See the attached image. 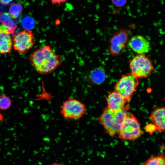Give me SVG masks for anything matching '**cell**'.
<instances>
[{"label": "cell", "mask_w": 165, "mask_h": 165, "mask_svg": "<svg viewBox=\"0 0 165 165\" xmlns=\"http://www.w3.org/2000/svg\"><path fill=\"white\" fill-rule=\"evenodd\" d=\"M29 59L34 70L41 75L53 72L63 61L62 57L57 54L49 45L41 47L32 53Z\"/></svg>", "instance_id": "1"}, {"label": "cell", "mask_w": 165, "mask_h": 165, "mask_svg": "<svg viewBox=\"0 0 165 165\" xmlns=\"http://www.w3.org/2000/svg\"><path fill=\"white\" fill-rule=\"evenodd\" d=\"M129 107L114 112L105 108L98 120L107 133L112 136L118 134L121 126L126 117Z\"/></svg>", "instance_id": "2"}, {"label": "cell", "mask_w": 165, "mask_h": 165, "mask_svg": "<svg viewBox=\"0 0 165 165\" xmlns=\"http://www.w3.org/2000/svg\"><path fill=\"white\" fill-rule=\"evenodd\" d=\"M144 133L136 118L131 113L128 112L119 133V138L123 141H134Z\"/></svg>", "instance_id": "3"}, {"label": "cell", "mask_w": 165, "mask_h": 165, "mask_svg": "<svg viewBox=\"0 0 165 165\" xmlns=\"http://www.w3.org/2000/svg\"><path fill=\"white\" fill-rule=\"evenodd\" d=\"M129 65L130 73L138 79L148 77L154 69L152 61L145 54L134 56L130 61Z\"/></svg>", "instance_id": "4"}, {"label": "cell", "mask_w": 165, "mask_h": 165, "mask_svg": "<svg viewBox=\"0 0 165 165\" xmlns=\"http://www.w3.org/2000/svg\"><path fill=\"white\" fill-rule=\"evenodd\" d=\"M139 82L138 79L131 73L123 75L116 82L114 86V90L127 102H129L137 90Z\"/></svg>", "instance_id": "5"}, {"label": "cell", "mask_w": 165, "mask_h": 165, "mask_svg": "<svg viewBox=\"0 0 165 165\" xmlns=\"http://www.w3.org/2000/svg\"><path fill=\"white\" fill-rule=\"evenodd\" d=\"M85 105L77 99L70 98L64 101L60 113L68 119H77L82 117L86 112Z\"/></svg>", "instance_id": "6"}, {"label": "cell", "mask_w": 165, "mask_h": 165, "mask_svg": "<svg viewBox=\"0 0 165 165\" xmlns=\"http://www.w3.org/2000/svg\"><path fill=\"white\" fill-rule=\"evenodd\" d=\"M12 39L13 47L19 54L28 52L35 43L34 35L29 30L25 29L13 35Z\"/></svg>", "instance_id": "7"}, {"label": "cell", "mask_w": 165, "mask_h": 165, "mask_svg": "<svg viewBox=\"0 0 165 165\" xmlns=\"http://www.w3.org/2000/svg\"><path fill=\"white\" fill-rule=\"evenodd\" d=\"M129 30L119 29L112 35L109 41V51L114 56L119 55L128 42Z\"/></svg>", "instance_id": "8"}, {"label": "cell", "mask_w": 165, "mask_h": 165, "mask_svg": "<svg viewBox=\"0 0 165 165\" xmlns=\"http://www.w3.org/2000/svg\"><path fill=\"white\" fill-rule=\"evenodd\" d=\"M128 44L131 50L137 54H145L151 49L149 42L141 35L133 36L128 41Z\"/></svg>", "instance_id": "9"}, {"label": "cell", "mask_w": 165, "mask_h": 165, "mask_svg": "<svg viewBox=\"0 0 165 165\" xmlns=\"http://www.w3.org/2000/svg\"><path fill=\"white\" fill-rule=\"evenodd\" d=\"M106 100L107 107L114 112L129 107V105L126 106V100L115 90L108 93Z\"/></svg>", "instance_id": "10"}, {"label": "cell", "mask_w": 165, "mask_h": 165, "mask_svg": "<svg viewBox=\"0 0 165 165\" xmlns=\"http://www.w3.org/2000/svg\"><path fill=\"white\" fill-rule=\"evenodd\" d=\"M13 47L11 34L5 27L0 26V54H5L11 53Z\"/></svg>", "instance_id": "11"}, {"label": "cell", "mask_w": 165, "mask_h": 165, "mask_svg": "<svg viewBox=\"0 0 165 165\" xmlns=\"http://www.w3.org/2000/svg\"><path fill=\"white\" fill-rule=\"evenodd\" d=\"M165 109L164 107H158L154 109L148 119L156 127L157 131H165Z\"/></svg>", "instance_id": "12"}, {"label": "cell", "mask_w": 165, "mask_h": 165, "mask_svg": "<svg viewBox=\"0 0 165 165\" xmlns=\"http://www.w3.org/2000/svg\"><path fill=\"white\" fill-rule=\"evenodd\" d=\"M106 74L105 69L100 67L90 71L87 76L88 81L94 85H100L105 81Z\"/></svg>", "instance_id": "13"}, {"label": "cell", "mask_w": 165, "mask_h": 165, "mask_svg": "<svg viewBox=\"0 0 165 165\" xmlns=\"http://www.w3.org/2000/svg\"><path fill=\"white\" fill-rule=\"evenodd\" d=\"M0 22L11 34H13L17 25L9 13L5 12L0 13Z\"/></svg>", "instance_id": "14"}, {"label": "cell", "mask_w": 165, "mask_h": 165, "mask_svg": "<svg viewBox=\"0 0 165 165\" xmlns=\"http://www.w3.org/2000/svg\"><path fill=\"white\" fill-rule=\"evenodd\" d=\"M143 165H165L164 152L151 156L144 163Z\"/></svg>", "instance_id": "15"}, {"label": "cell", "mask_w": 165, "mask_h": 165, "mask_svg": "<svg viewBox=\"0 0 165 165\" xmlns=\"http://www.w3.org/2000/svg\"><path fill=\"white\" fill-rule=\"evenodd\" d=\"M22 6L20 3H13L9 7V14L14 19L17 18L22 10Z\"/></svg>", "instance_id": "16"}, {"label": "cell", "mask_w": 165, "mask_h": 165, "mask_svg": "<svg viewBox=\"0 0 165 165\" xmlns=\"http://www.w3.org/2000/svg\"><path fill=\"white\" fill-rule=\"evenodd\" d=\"M11 105L12 101L9 97L4 94L0 95V110H7Z\"/></svg>", "instance_id": "17"}, {"label": "cell", "mask_w": 165, "mask_h": 165, "mask_svg": "<svg viewBox=\"0 0 165 165\" xmlns=\"http://www.w3.org/2000/svg\"><path fill=\"white\" fill-rule=\"evenodd\" d=\"M22 25L27 30H30L33 28L35 25V21L30 16L24 17L22 21Z\"/></svg>", "instance_id": "18"}, {"label": "cell", "mask_w": 165, "mask_h": 165, "mask_svg": "<svg viewBox=\"0 0 165 165\" xmlns=\"http://www.w3.org/2000/svg\"><path fill=\"white\" fill-rule=\"evenodd\" d=\"M145 129L146 131L150 134H152L154 132L157 131L156 126L152 123H150L147 125L145 127Z\"/></svg>", "instance_id": "19"}, {"label": "cell", "mask_w": 165, "mask_h": 165, "mask_svg": "<svg viewBox=\"0 0 165 165\" xmlns=\"http://www.w3.org/2000/svg\"><path fill=\"white\" fill-rule=\"evenodd\" d=\"M67 0H51L52 3L53 4L60 5L61 3L65 2Z\"/></svg>", "instance_id": "20"}, {"label": "cell", "mask_w": 165, "mask_h": 165, "mask_svg": "<svg viewBox=\"0 0 165 165\" xmlns=\"http://www.w3.org/2000/svg\"><path fill=\"white\" fill-rule=\"evenodd\" d=\"M13 0H0V2L3 5L9 4Z\"/></svg>", "instance_id": "21"}, {"label": "cell", "mask_w": 165, "mask_h": 165, "mask_svg": "<svg viewBox=\"0 0 165 165\" xmlns=\"http://www.w3.org/2000/svg\"><path fill=\"white\" fill-rule=\"evenodd\" d=\"M49 165H65L61 163H55Z\"/></svg>", "instance_id": "22"}, {"label": "cell", "mask_w": 165, "mask_h": 165, "mask_svg": "<svg viewBox=\"0 0 165 165\" xmlns=\"http://www.w3.org/2000/svg\"><path fill=\"white\" fill-rule=\"evenodd\" d=\"M3 117L2 115L0 113V122L3 120Z\"/></svg>", "instance_id": "23"}]
</instances>
